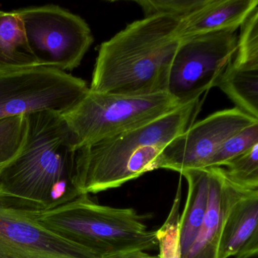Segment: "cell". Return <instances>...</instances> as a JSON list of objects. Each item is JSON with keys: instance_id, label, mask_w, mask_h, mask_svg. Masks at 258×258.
Here are the masks:
<instances>
[{"instance_id": "obj_1", "label": "cell", "mask_w": 258, "mask_h": 258, "mask_svg": "<svg viewBox=\"0 0 258 258\" xmlns=\"http://www.w3.org/2000/svg\"><path fill=\"white\" fill-rule=\"evenodd\" d=\"M28 131L22 152L0 169V202L22 211L53 209L81 196L75 183L78 140L60 113L26 115Z\"/></svg>"}, {"instance_id": "obj_2", "label": "cell", "mask_w": 258, "mask_h": 258, "mask_svg": "<svg viewBox=\"0 0 258 258\" xmlns=\"http://www.w3.org/2000/svg\"><path fill=\"white\" fill-rule=\"evenodd\" d=\"M179 23L167 16L144 18L102 43L90 91L130 96L167 92L170 66L180 43Z\"/></svg>"}, {"instance_id": "obj_3", "label": "cell", "mask_w": 258, "mask_h": 258, "mask_svg": "<svg viewBox=\"0 0 258 258\" xmlns=\"http://www.w3.org/2000/svg\"><path fill=\"white\" fill-rule=\"evenodd\" d=\"M200 98L136 129L83 146L75 155V183L81 195L118 188L148 172L172 140L193 124Z\"/></svg>"}, {"instance_id": "obj_4", "label": "cell", "mask_w": 258, "mask_h": 258, "mask_svg": "<svg viewBox=\"0 0 258 258\" xmlns=\"http://www.w3.org/2000/svg\"><path fill=\"white\" fill-rule=\"evenodd\" d=\"M36 220L61 238L101 256L158 247L156 230L134 208L99 205L88 194L48 211L33 212Z\"/></svg>"}, {"instance_id": "obj_5", "label": "cell", "mask_w": 258, "mask_h": 258, "mask_svg": "<svg viewBox=\"0 0 258 258\" xmlns=\"http://www.w3.org/2000/svg\"><path fill=\"white\" fill-rule=\"evenodd\" d=\"M181 105L167 92L130 96L89 90L75 106L61 114L80 149L147 124Z\"/></svg>"}, {"instance_id": "obj_6", "label": "cell", "mask_w": 258, "mask_h": 258, "mask_svg": "<svg viewBox=\"0 0 258 258\" xmlns=\"http://www.w3.org/2000/svg\"><path fill=\"white\" fill-rule=\"evenodd\" d=\"M16 13L39 66L73 71L93 44V34L85 20L59 6L27 7Z\"/></svg>"}, {"instance_id": "obj_7", "label": "cell", "mask_w": 258, "mask_h": 258, "mask_svg": "<svg viewBox=\"0 0 258 258\" xmlns=\"http://www.w3.org/2000/svg\"><path fill=\"white\" fill-rule=\"evenodd\" d=\"M89 90L84 80L52 68L0 74V120L43 111L62 114Z\"/></svg>"}, {"instance_id": "obj_8", "label": "cell", "mask_w": 258, "mask_h": 258, "mask_svg": "<svg viewBox=\"0 0 258 258\" xmlns=\"http://www.w3.org/2000/svg\"><path fill=\"white\" fill-rule=\"evenodd\" d=\"M236 31H217L180 40L169 72L167 93L180 105L199 99L216 87L233 59Z\"/></svg>"}, {"instance_id": "obj_9", "label": "cell", "mask_w": 258, "mask_h": 258, "mask_svg": "<svg viewBox=\"0 0 258 258\" xmlns=\"http://www.w3.org/2000/svg\"><path fill=\"white\" fill-rule=\"evenodd\" d=\"M256 123L258 120L236 108L217 111L193 123L167 144L158 157L157 169L181 173L192 169L207 168L226 140Z\"/></svg>"}, {"instance_id": "obj_10", "label": "cell", "mask_w": 258, "mask_h": 258, "mask_svg": "<svg viewBox=\"0 0 258 258\" xmlns=\"http://www.w3.org/2000/svg\"><path fill=\"white\" fill-rule=\"evenodd\" d=\"M40 224L32 211L0 202V258H102Z\"/></svg>"}, {"instance_id": "obj_11", "label": "cell", "mask_w": 258, "mask_h": 258, "mask_svg": "<svg viewBox=\"0 0 258 258\" xmlns=\"http://www.w3.org/2000/svg\"><path fill=\"white\" fill-rule=\"evenodd\" d=\"M209 194L203 223L182 258H217L226 214L244 190L228 180L223 167H209Z\"/></svg>"}, {"instance_id": "obj_12", "label": "cell", "mask_w": 258, "mask_h": 258, "mask_svg": "<svg viewBox=\"0 0 258 258\" xmlns=\"http://www.w3.org/2000/svg\"><path fill=\"white\" fill-rule=\"evenodd\" d=\"M258 190H244L229 208L217 258H251L258 253Z\"/></svg>"}, {"instance_id": "obj_13", "label": "cell", "mask_w": 258, "mask_h": 258, "mask_svg": "<svg viewBox=\"0 0 258 258\" xmlns=\"http://www.w3.org/2000/svg\"><path fill=\"white\" fill-rule=\"evenodd\" d=\"M258 7V0H210L186 20L179 23V40L217 31H235Z\"/></svg>"}, {"instance_id": "obj_14", "label": "cell", "mask_w": 258, "mask_h": 258, "mask_svg": "<svg viewBox=\"0 0 258 258\" xmlns=\"http://www.w3.org/2000/svg\"><path fill=\"white\" fill-rule=\"evenodd\" d=\"M180 174L188 182L186 202L179 222L182 258L196 239L205 218L209 194V167L185 170Z\"/></svg>"}, {"instance_id": "obj_15", "label": "cell", "mask_w": 258, "mask_h": 258, "mask_svg": "<svg viewBox=\"0 0 258 258\" xmlns=\"http://www.w3.org/2000/svg\"><path fill=\"white\" fill-rule=\"evenodd\" d=\"M16 11H0V74L38 67Z\"/></svg>"}, {"instance_id": "obj_16", "label": "cell", "mask_w": 258, "mask_h": 258, "mask_svg": "<svg viewBox=\"0 0 258 258\" xmlns=\"http://www.w3.org/2000/svg\"><path fill=\"white\" fill-rule=\"evenodd\" d=\"M218 87L244 114L258 120V68L229 63L217 81Z\"/></svg>"}, {"instance_id": "obj_17", "label": "cell", "mask_w": 258, "mask_h": 258, "mask_svg": "<svg viewBox=\"0 0 258 258\" xmlns=\"http://www.w3.org/2000/svg\"><path fill=\"white\" fill-rule=\"evenodd\" d=\"M28 131L26 115L0 120V169L10 164L22 152Z\"/></svg>"}, {"instance_id": "obj_18", "label": "cell", "mask_w": 258, "mask_h": 258, "mask_svg": "<svg viewBox=\"0 0 258 258\" xmlns=\"http://www.w3.org/2000/svg\"><path fill=\"white\" fill-rule=\"evenodd\" d=\"M223 167L229 182L243 190H258V144Z\"/></svg>"}, {"instance_id": "obj_19", "label": "cell", "mask_w": 258, "mask_h": 258, "mask_svg": "<svg viewBox=\"0 0 258 258\" xmlns=\"http://www.w3.org/2000/svg\"><path fill=\"white\" fill-rule=\"evenodd\" d=\"M210 0H138L145 18L167 16L179 22L186 20L209 3Z\"/></svg>"}, {"instance_id": "obj_20", "label": "cell", "mask_w": 258, "mask_h": 258, "mask_svg": "<svg viewBox=\"0 0 258 258\" xmlns=\"http://www.w3.org/2000/svg\"><path fill=\"white\" fill-rule=\"evenodd\" d=\"M232 62L237 66L258 68V7L241 24Z\"/></svg>"}, {"instance_id": "obj_21", "label": "cell", "mask_w": 258, "mask_h": 258, "mask_svg": "<svg viewBox=\"0 0 258 258\" xmlns=\"http://www.w3.org/2000/svg\"><path fill=\"white\" fill-rule=\"evenodd\" d=\"M258 144V123H253L229 137L210 161L208 167H222L231 160L245 153Z\"/></svg>"}, {"instance_id": "obj_22", "label": "cell", "mask_w": 258, "mask_h": 258, "mask_svg": "<svg viewBox=\"0 0 258 258\" xmlns=\"http://www.w3.org/2000/svg\"><path fill=\"white\" fill-rule=\"evenodd\" d=\"M102 258H159L158 256L149 254L144 250H128V251L118 252L105 255Z\"/></svg>"}, {"instance_id": "obj_23", "label": "cell", "mask_w": 258, "mask_h": 258, "mask_svg": "<svg viewBox=\"0 0 258 258\" xmlns=\"http://www.w3.org/2000/svg\"><path fill=\"white\" fill-rule=\"evenodd\" d=\"M2 196V185H1V181H0V198Z\"/></svg>"}]
</instances>
